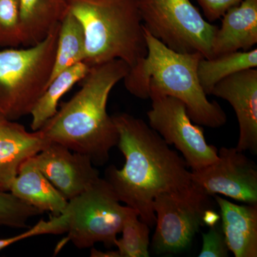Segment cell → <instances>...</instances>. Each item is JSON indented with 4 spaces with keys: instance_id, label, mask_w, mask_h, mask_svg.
<instances>
[{
    "instance_id": "6da1fadb",
    "label": "cell",
    "mask_w": 257,
    "mask_h": 257,
    "mask_svg": "<svg viewBox=\"0 0 257 257\" xmlns=\"http://www.w3.org/2000/svg\"><path fill=\"white\" fill-rule=\"evenodd\" d=\"M112 117L125 163L121 169L110 166L105 179L120 202L138 211L140 219L152 227L156 224L154 199L163 193L191 188V171L183 157L144 120L127 113Z\"/></svg>"
},
{
    "instance_id": "7a4b0ae2",
    "label": "cell",
    "mask_w": 257,
    "mask_h": 257,
    "mask_svg": "<svg viewBox=\"0 0 257 257\" xmlns=\"http://www.w3.org/2000/svg\"><path fill=\"white\" fill-rule=\"evenodd\" d=\"M128 70L121 60L92 66L78 92L39 130L50 141L89 157L94 165H104L119 141L117 128L106 110L108 98Z\"/></svg>"
},
{
    "instance_id": "3957f363",
    "label": "cell",
    "mask_w": 257,
    "mask_h": 257,
    "mask_svg": "<svg viewBox=\"0 0 257 257\" xmlns=\"http://www.w3.org/2000/svg\"><path fill=\"white\" fill-rule=\"evenodd\" d=\"M147 55L125 76L126 90L139 99L169 96L184 103L193 122L219 128L227 121L226 113L216 101H210L198 77L201 54L179 53L155 38L144 27Z\"/></svg>"
},
{
    "instance_id": "277c9868",
    "label": "cell",
    "mask_w": 257,
    "mask_h": 257,
    "mask_svg": "<svg viewBox=\"0 0 257 257\" xmlns=\"http://www.w3.org/2000/svg\"><path fill=\"white\" fill-rule=\"evenodd\" d=\"M68 3L69 11L84 29V62L89 66L121 60L131 68L146 57L139 0H68Z\"/></svg>"
},
{
    "instance_id": "5b68a950",
    "label": "cell",
    "mask_w": 257,
    "mask_h": 257,
    "mask_svg": "<svg viewBox=\"0 0 257 257\" xmlns=\"http://www.w3.org/2000/svg\"><path fill=\"white\" fill-rule=\"evenodd\" d=\"M60 24L40 43L0 50V115L14 121L30 114L50 81Z\"/></svg>"
},
{
    "instance_id": "8992f818",
    "label": "cell",
    "mask_w": 257,
    "mask_h": 257,
    "mask_svg": "<svg viewBox=\"0 0 257 257\" xmlns=\"http://www.w3.org/2000/svg\"><path fill=\"white\" fill-rule=\"evenodd\" d=\"M134 211L136 210L121 204L107 180L100 177L68 201L64 212L67 216V236L60 249L69 241L80 249L92 248L96 243L114 246L116 236Z\"/></svg>"
},
{
    "instance_id": "52a82bcc",
    "label": "cell",
    "mask_w": 257,
    "mask_h": 257,
    "mask_svg": "<svg viewBox=\"0 0 257 257\" xmlns=\"http://www.w3.org/2000/svg\"><path fill=\"white\" fill-rule=\"evenodd\" d=\"M143 26L171 50L212 58L218 27L205 20L190 0H139Z\"/></svg>"
},
{
    "instance_id": "ba28073f",
    "label": "cell",
    "mask_w": 257,
    "mask_h": 257,
    "mask_svg": "<svg viewBox=\"0 0 257 257\" xmlns=\"http://www.w3.org/2000/svg\"><path fill=\"white\" fill-rule=\"evenodd\" d=\"M210 197L193 184L184 192L163 193L154 199L156 229L152 246L156 254L179 253L190 246L204 226V213L211 208Z\"/></svg>"
},
{
    "instance_id": "9c48e42d",
    "label": "cell",
    "mask_w": 257,
    "mask_h": 257,
    "mask_svg": "<svg viewBox=\"0 0 257 257\" xmlns=\"http://www.w3.org/2000/svg\"><path fill=\"white\" fill-rule=\"evenodd\" d=\"M149 125L168 145L182 153L187 166L197 170L218 159V150L209 145L200 125L194 124L183 102L169 96H151Z\"/></svg>"
},
{
    "instance_id": "30bf717a",
    "label": "cell",
    "mask_w": 257,
    "mask_h": 257,
    "mask_svg": "<svg viewBox=\"0 0 257 257\" xmlns=\"http://www.w3.org/2000/svg\"><path fill=\"white\" fill-rule=\"evenodd\" d=\"M191 179L207 195L220 194L246 204H257L256 164L236 147H221L217 160L191 170Z\"/></svg>"
},
{
    "instance_id": "8fae6325",
    "label": "cell",
    "mask_w": 257,
    "mask_h": 257,
    "mask_svg": "<svg viewBox=\"0 0 257 257\" xmlns=\"http://www.w3.org/2000/svg\"><path fill=\"white\" fill-rule=\"evenodd\" d=\"M33 157L39 170L68 201L100 178L89 157L59 143L51 142Z\"/></svg>"
},
{
    "instance_id": "7c38bea8",
    "label": "cell",
    "mask_w": 257,
    "mask_h": 257,
    "mask_svg": "<svg viewBox=\"0 0 257 257\" xmlns=\"http://www.w3.org/2000/svg\"><path fill=\"white\" fill-rule=\"evenodd\" d=\"M211 95L227 101L237 118L239 137L236 149L257 153V69H245L218 83Z\"/></svg>"
},
{
    "instance_id": "4fadbf2b",
    "label": "cell",
    "mask_w": 257,
    "mask_h": 257,
    "mask_svg": "<svg viewBox=\"0 0 257 257\" xmlns=\"http://www.w3.org/2000/svg\"><path fill=\"white\" fill-rule=\"evenodd\" d=\"M50 143L40 130L30 133L23 125L5 120L0 124V191L10 192L22 164Z\"/></svg>"
},
{
    "instance_id": "5bb4252c",
    "label": "cell",
    "mask_w": 257,
    "mask_h": 257,
    "mask_svg": "<svg viewBox=\"0 0 257 257\" xmlns=\"http://www.w3.org/2000/svg\"><path fill=\"white\" fill-rule=\"evenodd\" d=\"M211 47L212 58L236 51L251 50L257 44V0H242L222 16Z\"/></svg>"
},
{
    "instance_id": "9a60e30c",
    "label": "cell",
    "mask_w": 257,
    "mask_h": 257,
    "mask_svg": "<svg viewBox=\"0 0 257 257\" xmlns=\"http://www.w3.org/2000/svg\"><path fill=\"white\" fill-rule=\"evenodd\" d=\"M220 208L221 229L235 257L257 256V204H234L214 195Z\"/></svg>"
},
{
    "instance_id": "2e32d148",
    "label": "cell",
    "mask_w": 257,
    "mask_h": 257,
    "mask_svg": "<svg viewBox=\"0 0 257 257\" xmlns=\"http://www.w3.org/2000/svg\"><path fill=\"white\" fill-rule=\"evenodd\" d=\"M10 192L42 212L52 213V216L61 215L68 204V200L39 170L33 157L20 166Z\"/></svg>"
},
{
    "instance_id": "e0dca14e",
    "label": "cell",
    "mask_w": 257,
    "mask_h": 257,
    "mask_svg": "<svg viewBox=\"0 0 257 257\" xmlns=\"http://www.w3.org/2000/svg\"><path fill=\"white\" fill-rule=\"evenodd\" d=\"M24 47L46 38L69 11L68 0H19Z\"/></svg>"
},
{
    "instance_id": "ac0fdd59",
    "label": "cell",
    "mask_w": 257,
    "mask_h": 257,
    "mask_svg": "<svg viewBox=\"0 0 257 257\" xmlns=\"http://www.w3.org/2000/svg\"><path fill=\"white\" fill-rule=\"evenodd\" d=\"M91 66L82 62L64 69L51 79L30 113L32 131L40 130L57 113L61 98L74 84L81 82L90 71Z\"/></svg>"
},
{
    "instance_id": "d6986e66",
    "label": "cell",
    "mask_w": 257,
    "mask_h": 257,
    "mask_svg": "<svg viewBox=\"0 0 257 257\" xmlns=\"http://www.w3.org/2000/svg\"><path fill=\"white\" fill-rule=\"evenodd\" d=\"M257 50L236 51L211 59L202 58L197 74L203 90L211 95L213 89L223 79L245 69L256 68Z\"/></svg>"
},
{
    "instance_id": "ffe728a7",
    "label": "cell",
    "mask_w": 257,
    "mask_h": 257,
    "mask_svg": "<svg viewBox=\"0 0 257 257\" xmlns=\"http://www.w3.org/2000/svg\"><path fill=\"white\" fill-rule=\"evenodd\" d=\"M85 47V35L82 25L69 11L60 23L55 62L49 82L64 69L84 62Z\"/></svg>"
},
{
    "instance_id": "44dd1931",
    "label": "cell",
    "mask_w": 257,
    "mask_h": 257,
    "mask_svg": "<svg viewBox=\"0 0 257 257\" xmlns=\"http://www.w3.org/2000/svg\"><path fill=\"white\" fill-rule=\"evenodd\" d=\"M122 236L114 241L120 257H149L150 227L134 211L126 218L121 231Z\"/></svg>"
},
{
    "instance_id": "7402d4cb",
    "label": "cell",
    "mask_w": 257,
    "mask_h": 257,
    "mask_svg": "<svg viewBox=\"0 0 257 257\" xmlns=\"http://www.w3.org/2000/svg\"><path fill=\"white\" fill-rule=\"evenodd\" d=\"M42 214L11 192L0 191V226L23 229L28 227L29 219Z\"/></svg>"
},
{
    "instance_id": "603a6c76",
    "label": "cell",
    "mask_w": 257,
    "mask_h": 257,
    "mask_svg": "<svg viewBox=\"0 0 257 257\" xmlns=\"http://www.w3.org/2000/svg\"><path fill=\"white\" fill-rule=\"evenodd\" d=\"M19 0H0V45H23Z\"/></svg>"
},
{
    "instance_id": "cb8c5ba5",
    "label": "cell",
    "mask_w": 257,
    "mask_h": 257,
    "mask_svg": "<svg viewBox=\"0 0 257 257\" xmlns=\"http://www.w3.org/2000/svg\"><path fill=\"white\" fill-rule=\"evenodd\" d=\"M67 222L65 214L52 216L50 220L39 221L35 226L28 231H24L22 234L6 239H0V251L10 245L32 236L45 234H61L67 232Z\"/></svg>"
},
{
    "instance_id": "d4e9b609",
    "label": "cell",
    "mask_w": 257,
    "mask_h": 257,
    "mask_svg": "<svg viewBox=\"0 0 257 257\" xmlns=\"http://www.w3.org/2000/svg\"><path fill=\"white\" fill-rule=\"evenodd\" d=\"M202 246L199 257H227L229 250L221 222L209 226L207 232L202 233Z\"/></svg>"
},
{
    "instance_id": "484cf974",
    "label": "cell",
    "mask_w": 257,
    "mask_h": 257,
    "mask_svg": "<svg viewBox=\"0 0 257 257\" xmlns=\"http://www.w3.org/2000/svg\"><path fill=\"white\" fill-rule=\"evenodd\" d=\"M204 13L206 20L209 23L216 21L233 7L236 6L242 0H197Z\"/></svg>"
},
{
    "instance_id": "4316f807",
    "label": "cell",
    "mask_w": 257,
    "mask_h": 257,
    "mask_svg": "<svg viewBox=\"0 0 257 257\" xmlns=\"http://www.w3.org/2000/svg\"><path fill=\"white\" fill-rule=\"evenodd\" d=\"M220 220V215H219L216 211L214 209L209 208L206 210L204 216V226H211L219 222Z\"/></svg>"
},
{
    "instance_id": "83f0119b",
    "label": "cell",
    "mask_w": 257,
    "mask_h": 257,
    "mask_svg": "<svg viewBox=\"0 0 257 257\" xmlns=\"http://www.w3.org/2000/svg\"><path fill=\"white\" fill-rule=\"evenodd\" d=\"M90 256L92 257H120L119 251H99L95 248H91Z\"/></svg>"
},
{
    "instance_id": "f1b7e54d",
    "label": "cell",
    "mask_w": 257,
    "mask_h": 257,
    "mask_svg": "<svg viewBox=\"0 0 257 257\" xmlns=\"http://www.w3.org/2000/svg\"><path fill=\"white\" fill-rule=\"evenodd\" d=\"M5 120L6 119H5L4 117H3V116H2L1 115H0V124H1L2 123H3V121H5Z\"/></svg>"
}]
</instances>
